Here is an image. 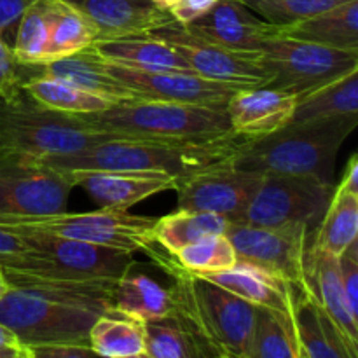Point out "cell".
<instances>
[{"mask_svg":"<svg viewBox=\"0 0 358 358\" xmlns=\"http://www.w3.org/2000/svg\"><path fill=\"white\" fill-rule=\"evenodd\" d=\"M10 289L0 297V324L21 346H90V331L114 310L117 280H49L3 269Z\"/></svg>","mask_w":358,"mask_h":358,"instance_id":"6da1fadb","label":"cell"},{"mask_svg":"<svg viewBox=\"0 0 358 358\" xmlns=\"http://www.w3.org/2000/svg\"><path fill=\"white\" fill-rule=\"evenodd\" d=\"M247 136L227 133L213 138L108 140L72 154L38 157L59 171H156L178 182L219 164L233 163Z\"/></svg>","mask_w":358,"mask_h":358,"instance_id":"7a4b0ae2","label":"cell"},{"mask_svg":"<svg viewBox=\"0 0 358 358\" xmlns=\"http://www.w3.org/2000/svg\"><path fill=\"white\" fill-rule=\"evenodd\" d=\"M357 126L358 114L289 122L271 135L248 138L233 164L262 175H297L332 182L339 149Z\"/></svg>","mask_w":358,"mask_h":358,"instance_id":"3957f363","label":"cell"},{"mask_svg":"<svg viewBox=\"0 0 358 358\" xmlns=\"http://www.w3.org/2000/svg\"><path fill=\"white\" fill-rule=\"evenodd\" d=\"M108 140L129 136L94 128L83 115L49 110L24 93L16 100H0V157L38 159L79 152Z\"/></svg>","mask_w":358,"mask_h":358,"instance_id":"277c9868","label":"cell"},{"mask_svg":"<svg viewBox=\"0 0 358 358\" xmlns=\"http://www.w3.org/2000/svg\"><path fill=\"white\" fill-rule=\"evenodd\" d=\"M168 276L173 313L187 322L219 355L243 358L254 325L255 304L180 266Z\"/></svg>","mask_w":358,"mask_h":358,"instance_id":"5b68a950","label":"cell"},{"mask_svg":"<svg viewBox=\"0 0 358 358\" xmlns=\"http://www.w3.org/2000/svg\"><path fill=\"white\" fill-rule=\"evenodd\" d=\"M154 217L131 215L122 210L100 208L87 213H55L41 217H0V226L56 234L84 243L142 254L170 275L178 262L154 240Z\"/></svg>","mask_w":358,"mask_h":358,"instance_id":"8992f818","label":"cell"},{"mask_svg":"<svg viewBox=\"0 0 358 358\" xmlns=\"http://www.w3.org/2000/svg\"><path fill=\"white\" fill-rule=\"evenodd\" d=\"M83 117L94 128L133 140L213 138L233 133L226 108L180 101H122Z\"/></svg>","mask_w":358,"mask_h":358,"instance_id":"52a82bcc","label":"cell"},{"mask_svg":"<svg viewBox=\"0 0 358 358\" xmlns=\"http://www.w3.org/2000/svg\"><path fill=\"white\" fill-rule=\"evenodd\" d=\"M3 229L16 233L28 245V250L24 252L20 264L10 271L38 276V278L86 282V280H119L136 266L135 254L129 252L84 243V241L41 233V231L13 229V227H3Z\"/></svg>","mask_w":358,"mask_h":358,"instance_id":"ba28073f","label":"cell"},{"mask_svg":"<svg viewBox=\"0 0 358 358\" xmlns=\"http://www.w3.org/2000/svg\"><path fill=\"white\" fill-rule=\"evenodd\" d=\"M336 185L313 177L262 175L261 185L240 224L255 227L306 226L311 236L320 226Z\"/></svg>","mask_w":358,"mask_h":358,"instance_id":"9c48e42d","label":"cell"},{"mask_svg":"<svg viewBox=\"0 0 358 358\" xmlns=\"http://www.w3.org/2000/svg\"><path fill=\"white\" fill-rule=\"evenodd\" d=\"M273 72L269 87L301 98L358 69V55L297 38H271L262 48Z\"/></svg>","mask_w":358,"mask_h":358,"instance_id":"30bf717a","label":"cell"},{"mask_svg":"<svg viewBox=\"0 0 358 358\" xmlns=\"http://www.w3.org/2000/svg\"><path fill=\"white\" fill-rule=\"evenodd\" d=\"M150 34L166 42L192 72L206 79L240 87H266L273 80V72L262 51L224 48L191 34L177 21Z\"/></svg>","mask_w":358,"mask_h":358,"instance_id":"8fae6325","label":"cell"},{"mask_svg":"<svg viewBox=\"0 0 358 358\" xmlns=\"http://www.w3.org/2000/svg\"><path fill=\"white\" fill-rule=\"evenodd\" d=\"M73 189L69 173L38 159L0 157V217L62 213Z\"/></svg>","mask_w":358,"mask_h":358,"instance_id":"7c38bea8","label":"cell"},{"mask_svg":"<svg viewBox=\"0 0 358 358\" xmlns=\"http://www.w3.org/2000/svg\"><path fill=\"white\" fill-rule=\"evenodd\" d=\"M224 234L238 262L257 266L292 285H304V255L311 236L306 226L255 227L229 222Z\"/></svg>","mask_w":358,"mask_h":358,"instance_id":"4fadbf2b","label":"cell"},{"mask_svg":"<svg viewBox=\"0 0 358 358\" xmlns=\"http://www.w3.org/2000/svg\"><path fill=\"white\" fill-rule=\"evenodd\" d=\"M261 180L262 173L241 170L233 163L219 164L178 182L177 210L215 213L240 224Z\"/></svg>","mask_w":358,"mask_h":358,"instance_id":"5bb4252c","label":"cell"},{"mask_svg":"<svg viewBox=\"0 0 358 358\" xmlns=\"http://www.w3.org/2000/svg\"><path fill=\"white\" fill-rule=\"evenodd\" d=\"M98 65L110 73L114 79L121 80L128 87L140 94L143 100L180 101V103L205 105L213 108H226L231 98L245 87L234 84L219 83L206 79L194 72H180V70H135L126 66L114 65L96 58L90 49H84Z\"/></svg>","mask_w":358,"mask_h":358,"instance_id":"9a60e30c","label":"cell"},{"mask_svg":"<svg viewBox=\"0 0 358 358\" xmlns=\"http://www.w3.org/2000/svg\"><path fill=\"white\" fill-rule=\"evenodd\" d=\"M185 28L206 41L241 51H262L280 35V28L252 13L241 0H217L208 13Z\"/></svg>","mask_w":358,"mask_h":358,"instance_id":"2e32d148","label":"cell"},{"mask_svg":"<svg viewBox=\"0 0 358 358\" xmlns=\"http://www.w3.org/2000/svg\"><path fill=\"white\" fill-rule=\"evenodd\" d=\"M76 187H83L100 208L128 212L133 205L164 191H175L178 180L156 171H65Z\"/></svg>","mask_w":358,"mask_h":358,"instance_id":"e0dca14e","label":"cell"},{"mask_svg":"<svg viewBox=\"0 0 358 358\" xmlns=\"http://www.w3.org/2000/svg\"><path fill=\"white\" fill-rule=\"evenodd\" d=\"M87 17L96 30V41L147 35L173 23L168 10L152 0H66Z\"/></svg>","mask_w":358,"mask_h":358,"instance_id":"ac0fdd59","label":"cell"},{"mask_svg":"<svg viewBox=\"0 0 358 358\" xmlns=\"http://www.w3.org/2000/svg\"><path fill=\"white\" fill-rule=\"evenodd\" d=\"M290 313L297 343L308 358H358L350 341L304 285L290 283Z\"/></svg>","mask_w":358,"mask_h":358,"instance_id":"d6986e66","label":"cell"},{"mask_svg":"<svg viewBox=\"0 0 358 358\" xmlns=\"http://www.w3.org/2000/svg\"><path fill=\"white\" fill-rule=\"evenodd\" d=\"M297 96L275 87H245L226 105L231 129L247 138L271 135L292 121Z\"/></svg>","mask_w":358,"mask_h":358,"instance_id":"ffe728a7","label":"cell"},{"mask_svg":"<svg viewBox=\"0 0 358 358\" xmlns=\"http://www.w3.org/2000/svg\"><path fill=\"white\" fill-rule=\"evenodd\" d=\"M304 287L343 334L358 346V315L353 313L346 299L338 257L308 243L304 255Z\"/></svg>","mask_w":358,"mask_h":358,"instance_id":"44dd1931","label":"cell"},{"mask_svg":"<svg viewBox=\"0 0 358 358\" xmlns=\"http://www.w3.org/2000/svg\"><path fill=\"white\" fill-rule=\"evenodd\" d=\"M21 76H48L56 77V79L66 80L73 86L80 87L90 93L100 94V96L108 98L114 103H122V101H136L143 100L136 91L122 84L121 80L114 79L110 73L105 72L98 62H94L90 55L84 51L77 55L69 56V58L55 59V62L42 63L35 66L21 65Z\"/></svg>","mask_w":358,"mask_h":358,"instance_id":"7402d4cb","label":"cell"},{"mask_svg":"<svg viewBox=\"0 0 358 358\" xmlns=\"http://www.w3.org/2000/svg\"><path fill=\"white\" fill-rule=\"evenodd\" d=\"M91 52L103 62L135 70H180L192 72L187 63L152 34L135 37L96 41L90 45Z\"/></svg>","mask_w":358,"mask_h":358,"instance_id":"603a6c76","label":"cell"},{"mask_svg":"<svg viewBox=\"0 0 358 358\" xmlns=\"http://www.w3.org/2000/svg\"><path fill=\"white\" fill-rule=\"evenodd\" d=\"M201 276L255 306L290 313V283L257 266L236 262L233 268Z\"/></svg>","mask_w":358,"mask_h":358,"instance_id":"cb8c5ba5","label":"cell"},{"mask_svg":"<svg viewBox=\"0 0 358 358\" xmlns=\"http://www.w3.org/2000/svg\"><path fill=\"white\" fill-rule=\"evenodd\" d=\"M280 35L358 55V0L280 28Z\"/></svg>","mask_w":358,"mask_h":358,"instance_id":"d4e9b609","label":"cell"},{"mask_svg":"<svg viewBox=\"0 0 358 358\" xmlns=\"http://www.w3.org/2000/svg\"><path fill=\"white\" fill-rule=\"evenodd\" d=\"M21 91L41 107L70 115L98 114L117 105L108 98L90 93L66 80L48 76L23 77Z\"/></svg>","mask_w":358,"mask_h":358,"instance_id":"484cf974","label":"cell"},{"mask_svg":"<svg viewBox=\"0 0 358 358\" xmlns=\"http://www.w3.org/2000/svg\"><path fill=\"white\" fill-rule=\"evenodd\" d=\"M114 310L140 322L157 320L173 313V299L161 283L131 268L115 283Z\"/></svg>","mask_w":358,"mask_h":358,"instance_id":"4316f807","label":"cell"},{"mask_svg":"<svg viewBox=\"0 0 358 358\" xmlns=\"http://www.w3.org/2000/svg\"><path fill=\"white\" fill-rule=\"evenodd\" d=\"M145 352L150 358H215L219 353L206 345L194 329L177 313L143 322Z\"/></svg>","mask_w":358,"mask_h":358,"instance_id":"83f0119b","label":"cell"},{"mask_svg":"<svg viewBox=\"0 0 358 358\" xmlns=\"http://www.w3.org/2000/svg\"><path fill=\"white\" fill-rule=\"evenodd\" d=\"M49 16L48 58L44 63L69 58L90 48L98 35L80 10L66 0H45Z\"/></svg>","mask_w":358,"mask_h":358,"instance_id":"f1b7e54d","label":"cell"},{"mask_svg":"<svg viewBox=\"0 0 358 358\" xmlns=\"http://www.w3.org/2000/svg\"><path fill=\"white\" fill-rule=\"evenodd\" d=\"M243 358H297L292 313L255 306L254 325Z\"/></svg>","mask_w":358,"mask_h":358,"instance_id":"f546056e","label":"cell"},{"mask_svg":"<svg viewBox=\"0 0 358 358\" xmlns=\"http://www.w3.org/2000/svg\"><path fill=\"white\" fill-rule=\"evenodd\" d=\"M353 114H358V69L297 98L290 122Z\"/></svg>","mask_w":358,"mask_h":358,"instance_id":"4dcf8cb0","label":"cell"},{"mask_svg":"<svg viewBox=\"0 0 358 358\" xmlns=\"http://www.w3.org/2000/svg\"><path fill=\"white\" fill-rule=\"evenodd\" d=\"M90 348L96 357L126 358L145 352L143 322L112 310L101 315L90 331Z\"/></svg>","mask_w":358,"mask_h":358,"instance_id":"1f68e13d","label":"cell"},{"mask_svg":"<svg viewBox=\"0 0 358 358\" xmlns=\"http://www.w3.org/2000/svg\"><path fill=\"white\" fill-rule=\"evenodd\" d=\"M358 238V194L336 185L320 226L313 233L315 247L339 255Z\"/></svg>","mask_w":358,"mask_h":358,"instance_id":"d6a6232c","label":"cell"},{"mask_svg":"<svg viewBox=\"0 0 358 358\" xmlns=\"http://www.w3.org/2000/svg\"><path fill=\"white\" fill-rule=\"evenodd\" d=\"M227 220L224 217L208 212H177L156 219L154 224V240L159 247L170 255L177 254L180 248L212 236V234H224L227 227Z\"/></svg>","mask_w":358,"mask_h":358,"instance_id":"836d02e7","label":"cell"},{"mask_svg":"<svg viewBox=\"0 0 358 358\" xmlns=\"http://www.w3.org/2000/svg\"><path fill=\"white\" fill-rule=\"evenodd\" d=\"M49 16L45 0H37L24 10L16 24V37L10 45L13 55L20 65H42L48 58Z\"/></svg>","mask_w":358,"mask_h":358,"instance_id":"e575fe53","label":"cell"},{"mask_svg":"<svg viewBox=\"0 0 358 358\" xmlns=\"http://www.w3.org/2000/svg\"><path fill=\"white\" fill-rule=\"evenodd\" d=\"M182 269L194 275L217 273L233 268L238 262L236 252L226 234H212L201 238L173 255Z\"/></svg>","mask_w":358,"mask_h":358,"instance_id":"d590c367","label":"cell"},{"mask_svg":"<svg viewBox=\"0 0 358 358\" xmlns=\"http://www.w3.org/2000/svg\"><path fill=\"white\" fill-rule=\"evenodd\" d=\"M252 13L276 28H285L313 17L350 0H241Z\"/></svg>","mask_w":358,"mask_h":358,"instance_id":"8d00e7d4","label":"cell"},{"mask_svg":"<svg viewBox=\"0 0 358 358\" xmlns=\"http://www.w3.org/2000/svg\"><path fill=\"white\" fill-rule=\"evenodd\" d=\"M21 65L16 62L13 49L0 35V100H16L21 91Z\"/></svg>","mask_w":358,"mask_h":358,"instance_id":"74e56055","label":"cell"},{"mask_svg":"<svg viewBox=\"0 0 358 358\" xmlns=\"http://www.w3.org/2000/svg\"><path fill=\"white\" fill-rule=\"evenodd\" d=\"M339 276L353 313L358 315V238L338 257Z\"/></svg>","mask_w":358,"mask_h":358,"instance_id":"f35d334b","label":"cell"},{"mask_svg":"<svg viewBox=\"0 0 358 358\" xmlns=\"http://www.w3.org/2000/svg\"><path fill=\"white\" fill-rule=\"evenodd\" d=\"M28 245L16 233L0 227V266L3 269H13L20 264Z\"/></svg>","mask_w":358,"mask_h":358,"instance_id":"ab89813d","label":"cell"},{"mask_svg":"<svg viewBox=\"0 0 358 358\" xmlns=\"http://www.w3.org/2000/svg\"><path fill=\"white\" fill-rule=\"evenodd\" d=\"M31 358H96L90 346L77 345H48L31 346Z\"/></svg>","mask_w":358,"mask_h":358,"instance_id":"60d3db41","label":"cell"},{"mask_svg":"<svg viewBox=\"0 0 358 358\" xmlns=\"http://www.w3.org/2000/svg\"><path fill=\"white\" fill-rule=\"evenodd\" d=\"M217 0H180L177 6L170 9V14L178 24L185 27V24L192 23L194 20L201 17L203 14L208 13Z\"/></svg>","mask_w":358,"mask_h":358,"instance_id":"b9f144b4","label":"cell"},{"mask_svg":"<svg viewBox=\"0 0 358 358\" xmlns=\"http://www.w3.org/2000/svg\"><path fill=\"white\" fill-rule=\"evenodd\" d=\"M35 2L37 0H0V35L3 38H6L7 31L16 28L24 10L34 6Z\"/></svg>","mask_w":358,"mask_h":358,"instance_id":"7bdbcfd3","label":"cell"},{"mask_svg":"<svg viewBox=\"0 0 358 358\" xmlns=\"http://www.w3.org/2000/svg\"><path fill=\"white\" fill-rule=\"evenodd\" d=\"M339 187L358 194V154H353V156L350 157L348 164H346L345 175H343V180L339 182Z\"/></svg>","mask_w":358,"mask_h":358,"instance_id":"ee69618b","label":"cell"},{"mask_svg":"<svg viewBox=\"0 0 358 358\" xmlns=\"http://www.w3.org/2000/svg\"><path fill=\"white\" fill-rule=\"evenodd\" d=\"M7 346H21V345L16 339V336H14L9 329L3 327V325L0 324V348H7Z\"/></svg>","mask_w":358,"mask_h":358,"instance_id":"f6af8a7d","label":"cell"},{"mask_svg":"<svg viewBox=\"0 0 358 358\" xmlns=\"http://www.w3.org/2000/svg\"><path fill=\"white\" fill-rule=\"evenodd\" d=\"M178 2H180V0H152L154 6H157L159 9H163V10H168V13H170L171 7L177 6Z\"/></svg>","mask_w":358,"mask_h":358,"instance_id":"bcb514c9","label":"cell"},{"mask_svg":"<svg viewBox=\"0 0 358 358\" xmlns=\"http://www.w3.org/2000/svg\"><path fill=\"white\" fill-rule=\"evenodd\" d=\"M23 346H7V348H0V358H10L16 355Z\"/></svg>","mask_w":358,"mask_h":358,"instance_id":"7dc6e473","label":"cell"},{"mask_svg":"<svg viewBox=\"0 0 358 358\" xmlns=\"http://www.w3.org/2000/svg\"><path fill=\"white\" fill-rule=\"evenodd\" d=\"M9 289H10V285H9V282H7L6 275H3L2 266H0V297H2Z\"/></svg>","mask_w":358,"mask_h":358,"instance_id":"c3c4849f","label":"cell"},{"mask_svg":"<svg viewBox=\"0 0 358 358\" xmlns=\"http://www.w3.org/2000/svg\"><path fill=\"white\" fill-rule=\"evenodd\" d=\"M10 358H31V355H30V350L24 348V346H23V348H21L20 352L16 353V355L10 357Z\"/></svg>","mask_w":358,"mask_h":358,"instance_id":"681fc988","label":"cell"},{"mask_svg":"<svg viewBox=\"0 0 358 358\" xmlns=\"http://www.w3.org/2000/svg\"><path fill=\"white\" fill-rule=\"evenodd\" d=\"M297 358H308L306 353H304V350L299 346V343H297Z\"/></svg>","mask_w":358,"mask_h":358,"instance_id":"f907efd6","label":"cell"},{"mask_svg":"<svg viewBox=\"0 0 358 358\" xmlns=\"http://www.w3.org/2000/svg\"><path fill=\"white\" fill-rule=\"evenodd\" d=\"M126 358H150V357H149V353H147V352H142V353H136V355L126 357Z\"/></svg>","mask_w":358,"mask_h":358,"instance_id":"816d5d0a","label":"cell"},{"mask_svg":"<svg viewBox=\"0 0 358 358\" xmlns=\"http://www.w3.org/2000/svg\"><path fill=\"white\" fill-rule=\"evenodd\" d=\"M215 358H233V357H227V355H219V357H215Z\"/></svg>","mask_w":358,"mask_h":358,"instance_id":"f5cc1de1","label":"cell"}]
</instances>
